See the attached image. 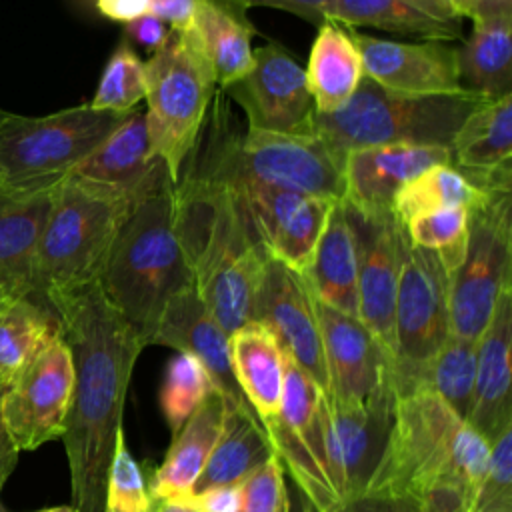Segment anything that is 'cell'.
Listing matches in <instances>:
<instances>
[{"mask_svg":"<svg viewBox=\"0 0 512 512\" xmlns=\"http://www.w3.org/2000/svg\"><path fill=\"white\" fill-rule=\"evenodd\" d=\"M228 398L214 388L184 426L172 434V444L154 470L150 482L152 500H172L194 490L224 426Z\"/></svg>","mask_w":512,"mask_h":512,"instance_id":"obj_25","label":"cell"},{"mask_svg":"<svg viewBox=\"0 0 512 512\" xmlns=\"http://www.w3.org/2000/svg\"><path fill=\"white\" fill-rule=\"evenodd\" d=\"M302 276L318 302L358 318L356 232L342 200L334 202Z\"/></svg>","mask_w":512,"mask_h":512,"instance_id":"obj_26","label":"cell"},{"mask_svg":"<svg viewBox=\"0 0 512 512\" xmlns=\"http://www.w3.org/2000/svg\"><path fill=\"white\" fill-rule=\"evenodd\" d=\"M330 512H422V506L420 500L412 496L366 492L362 496L340 502Z\"/></svg>","mask_w":512,"mask_h":512,"instance_id":"obj_43","label":"cell"},{"mask_svg":"<svg viewBox=\"0 0 512 512\" xmlns=\"http://www.w3.org/2000/svg\"><path fill=\"white\" fill-rule=\"evenodd\" d=\"M54 186H0V286L12 296H38L36 256ZM44 300V298H40Z\"/></svg>","mask_w":512,"mask_h":512,"instance_id":"obj_22","label":"cell"},{"mask_svg":"<svg viewBox=\"0 0 512 512\" xmlns=\"http://www.w3.org/2000/svg\"><path fill=\"white\" fill-rule=\"evenodd\" d=\"M174 186L168 170L160 168L136 198L98 276L106 298L146 344L166 304L194 286L176 230Z\"/></svg>","mask_w":512,"mask_h":512,"instance_id":"obj_4","label":"cell"},{"mask_svg":"<svg viewBox=\"0 0 512 512\" xmlns=\"http://www.w3.org/2000/svg\"><path fill=\"white\" fill-rule=\"evenodd\" d=\"M488 456L490 442L458 418L428 384L400 388L388 446L368 492L420 500L432 488L450 486L470 508Z\"/></svg>","mask_w":512,"mask_h":512,"instance_id":"obj_3","label":"cell"},{"mask_svg":"<svg viewBox=\"0 0 512 512\" xmlns=\"http://www.w3.org/2000/svg\"><path fill=\"white\" fill-rule=\"evenodd\" d=\"M174 186L176 230L194 288L230 336L252 320L270 258L238 192L196 148Z\"/></svg>","mask_w":512,"mask_h":512,"instance_id":"obj_2","label":"cell"},{"mask_svg":"<svg viewBox=\"0 0 512 512\" xmlns=\"http://www.w3.org/2000/svg\"><path fill=\"white\" fill-rule=\"evenodd\" d=\"M234 378L264 426L278 414L284 382V350L258 320H250L228 336Z\"/></svg>","mask_w":512,"mask_h":512,"instance_id":"obj_30","label":"cell"},{"mask_svg":"<svg viewBox=\"0 0 512 512\" xmlns=\"http://www.w3.org/2000/svg\"><path fill=\"white\" fill-rule=\"evenodd\" d=\"M468 208H440L416 214L402 226L412 244L432 250L440 256L450 274L462 260L468 240Z\"/></svg>","mask_w":512,"mask_h":512,"instance_id":"obj_39","label":"cell"},{"mask_svg":"<svg viewBox=\"0 0 512 512\" xmlns=\"http://www.w3.org/2000/svg\"><path fill=\"white\" fill-rule=\"evenodd\" d=\"M356 44L364 76L376 84L412 94H450L464 90L458 50L442 40L396 42L346 28Z\"/></svg>","mask_w":512,"mask_h":512,"instance_id":"obj_18","label":"cell"},{"mask_svg":"<svg viewBox=\"0 0 512 512\" xmlns=\"http://www.w3.org/2000/svg\"><path fill=\"white\" fill-rule=\"evenodd\" d=\"M238 512H290L284 466L278 456H272L240 484Z\"/></svg>","mask_w":512,"mask_h":512,"instance_id":"obj_41","label":"cell"},{"mask_svg":"<svg viewBox=\"0 0 512 512\" xmlns=\"http://www.w3.org/2000/svg\"><path fill=\"white\" fill-rule=\"evenodd\" d=\"M440 2H444V4H448V2H450V0H440ZM448 6H450V4H448Z\"/></svg>","mask_w":512,"mask_h":512,"instance_id":"obj_59","label":"cell"},{"mask_svg":"<svg viewBox=\"0 0 512 512\" xmlns=\"http://www.w3.org/2000/svg\"><path fill=\"white\" fill-rule=\"evenodd\" d=\"M394 406L392 374L360 404L320 392L326 470L340 502L368 492L388 446Z\"/></svg>","mask_w":512,"mask_h":512,"instance_id":"obj_12","label":"cell"},{"mask_svg":"<svg viewBox=\"0 0 512 512\" xmlns=\"http://www.w3.org/2000/svg\"><path fill=\"white\" fill-rule=\"evenodd\" d=\"M74 364V390L62 442L76 512H102L108 468L142 334L112 306L98 280L44 294Z\"/></svg>","mask_w":512,"mask_h":512,"instance_id":"obj_1","label":"cell"},{"mask_svg":"<svg viewBox=\"0 0 512 512\" xmlns=\"http://www.w3.org/2000/svg\"><path fill=\"white\" fill-rule=\"evenodd\" d=\"M498 502H512V426L490 442L486 474L468 510Z\"/></svg>","mask_w":512,"mask_h":512,"instance_id":"obj_42","label":"cell"},{"mask_svg":"<svg viewBox=\"0 0 512 512\" xmlns=\"http://www.w3.org/2000/svg\"><path fill=\"white\" fill-rule=\"evenodd\" d=\"M476 378V342L448 336L424 372L430 390L462 420L468 418Z\"/></svg>","mask_w":512,"mask_h":512,"instance_id":"obj_36","label":"cell"},{"mask_svg":"<svg viewBox=\"0 0 512 512\" xmlns=\"http://www.w3.org/2000/svg\"><path fill=\"white\" fill-rule=\"evenodd\" d=\"M448 336V272L440 256L412 244L402 226L394 302V388L426 384V366Z\"/></svg>","mask_w":512,"mask_h":512,"instance_id":"obj_11","label":"cell"},{"mask_svg":"<svg viewBox=\"0 0 512 512\" xmlns=\"http://www.w3.org/2000/svg\"><path fill=\"white\" fill-rule=\"evenodd\" d=\"M4 390H6V386H2V384H0V398H2V394H4Z\"/></svg>","mask_w":512,"mask_h":512,"instance_id":"obj_58","label":"cell"},{"mask_svg":"<svg viewBox=\"0 0 512 512\" xmlns=\"http://www.w3.org/2000/svg\"><path fill=\"white\" fill-rule=\"evenodd\" d=\"M144 72L150 150L176 184L206 122L216 80L190 28L170 30L168 40L144 62Z\"/></svg>","mask_w":512,"mask_h":512,"instance_id":"obj_8","label":"cell"},{"mask_svg":"<svg viewBox=\"0 0 512 512\" xmlns=\"http://www.w3.org/2000/svg\"><path fill=\"white\" fill-rule=\"evenodd\" d=\"M200 138L234 178L304 196L344 200V162L318 136L238 132L224 92L216 88Z\"/></svg>","mask_w":512,"mask_h":512,"instance_id":"obj_7","label":"cell"},{"mask_svg":"<svg viewBox=\"0 0 512 512\" xmlns=\"http://www.w3.org/2000/svg\"><path fill=\"white\" fill-rule=\"evenodd\" d=\"M150 344L170 346L176 352H188L196 356L208 370L214 386L234 406L256 416L234 378L228 334L212 318L194 286L178 292L166 304L158 326L150 336Z\"/></svg>","mask_w":512,"mask_h":512,"instance_id":"obj_21","label":"cell"},{"mask_svg":"<svg viewBox=\"0 0 512 512\" xmlns=\"http://www.w3.org/2000/svg\"><path fill=\"white\" fill-rule=\"evenodd\" d=\"M510 204V190H492L470 208L464 256L448 274L450 336L476 342L502 294L512 290Z\"/></svg>","mask_w":512,"mask_h":512,"instance_id":"obj_10","label":"cell"},{"mask_svg":"<svg viewBox=\"0 0 512 512\" xmlns=\"http://www.w3.org/2000/svg\"><path fill=\"white\" fill-rule=\"evenodd\" d=\"M510 348L512 290L502 294L486 330L476 340V378L466 422L488 442L512 426Z\"/></svg>","mask_w":512,"mask_h":512,"instance_id":"obj_24","label":"cell"},{"mask_svg":"<svg viewBox=\"0 0 512 512\" xmlns=\"http://www.w3.org/2000/svg\"><path fill=\"white\" fill-rule=\"evenodd\" d=\"M18 448L12 444L6 428H4V422L0 418V490L4 488L6 480L10 478L16 462H18Z\"/></svg>","mask_w":512,"mask_h":512,"instance_id":"obj_51","label":"cell"},{"mask_svg":"<svg viewBox=\"0 0 512 512\" xmlns=\"http://www.w3.org/2000/svg\"><path fill=\"white\" fill-rule=\"evenodd\" d=\"M146 94L144 60L136 54L130 40L122 38L112 50L96 92L88 102L96 110L130 112Z\"/></svg>","mask_w":512,"mask_h":512,"instance_id":"obj_38","label":"cell"},{"mask_svg":"<svg viewBox=\"0 0 512 512\" xmlns=\"http://www.w3.org/2000/svg\"><path fill=\"white\" fill-rule=\"evenodd\" d=\"M6 294H8V292H6V290H4V288H0V302H2V300H4V296H6Z\"/></svg>","mask_w":512,"mask_h":512,"instance_id":"obj_56","label":"cell"},{"mask_svg":"<svg viewBox=\"0 0 512 512\" xmlns=\"http://www.w3.org/2000/svg\"><path fill=\"white\" fill-rule=\"evenodd\" d=\"M214 388L208 370L196 356L176 352L168 360L160 388V410L172 434L184 426Z\"/></svg>","mask_w":512,"mask_h":512,"instance_id":"obj_37","label":"cell"},{"mask_svg":"<svg viewBox=\"0 0 512 512\" xmlns=\"http://www.w3.org/2000/svg\"><path fill=\"white\" fill-rule=\"evenodd\" d=\"M452 166L484 190L512 188V92L482 100L450 144Z\"/></svg>","mask_w":512,"mask_h":512,"instance_id":"obj_23","label":"cell"},{"mask_svg":"<svg viewBox=\"0 0 512 512\" xmlns=\"http://www.w3.org/2000/svg\"><path fill=\"white\" fill-rule=\"evenodd\" d=\"M38 512H76L74 510V506H52V508H42V510H38Z\"/></svg>","mask_w":512,"mask_h":512,"instance_id":"obj_55","label":"cell"},{"mask_svg":"<svg viewBox=\"0 0 512 512\" xmlns=\"http://www.w3.org/2000/svg\"><path fill=\"white\" fill-rule=\"evenodd\" d=\"M138 196L76 174L56 184L36 256L40 298L50 290L98 280L112 242Z\"/></svg>","mask_w":512,"mask_h":512,"instance_id":"obj_6","label":"cell"},{"mask_svg":"<svg viewBox=\"0 0 512 512\" xmlns=\"http://www.w3.org/2000/svg\"><path fill=\"white\" fill-rule=\"evenodd\" d=\"M324 20L344 28L370 26L442 42L462 36V18L440 0H332Z\"/></svg>","mask_w":512,"mask_h":512,"instance_id":"obj_27","label":"cell"},{"mask_svg":"<svg viewBox=\"0 0 512 512\" xmlns=\"http://www.w3.org/2000/svg\"><path fill=\"white\" fill-rule=\"evenodd\" d=\"M180 500H184L198 512H238L240 486H212L180 496Z\"/></svg>","mask_w":512,"mask_h":512,"instance_id":"obj_44","label":"cell"},{"mask_svg":"<svg viewBox=\"0 0 512 512\" xmlns=\"http://www.w3.org/2000/svg\"><path fill=\"white\" fill-rule=\"evenodd\" d=\"M456 50L464 90L484 98L512 92V16L476 20Z\"/></svg>","mask_w":512,"mask_h":512,"instance_id":"obj_33","label":"cell"},{"mask_svg":"<svg viewBox=\"0 0 512 512\" xmlns=\"http://www.w3.org/2000/svg\"><path fill=\"white\" fill-rule=\"evenodd\" d=\"M448 4L458 18H470L472 22L512 16V0H450Z\"/></svg>","mask_w":512,"mask_h":512,"instance_id":"obj_48","label":"cell"},{"mask_svg":"<svg viewBox=\"0 0 512 512\" xmlns=\"http://www.w3.org/2000/svg\"><path fill=\"white\" fill-rule=\"evenodd\" d=\"M234 4H238L240 8H278L290 14H296L300 18L310 20L312 24H320L324 22V10L328 8V4L332 0H230Z\"/></svg>","mask_w":512,"mask_h":512,"instance_id":"obj_46","label":"cell"},{"mask_svg":"<svg viewBox=\"0 0 512 512\" xmlns=\"http://www.w3.org/2000/svg\"><path fill=\"white\" fill-rule=\"evenodd\" d=\"M160 168L166 166L152 156L144 110L134 108L72 174L138 196L150 186Z\"/></svg>","mask_w":512,"mask_h":512,"instance_id":"obj_28","label":"cell"},{"mask_svg":"<svg viewBox=\"0 0 512 512\" xmlns=\"http://www.w3.org/2000/svg\"><path fill=\"white\" fill-rule=\"evenodd\" d=\"M98 14L114 22H130L148 12L150 0H88Z\"/></svg>","mask_w":512,"mask_h":512,"instance_id":"obj_49","label":"cell"},{"mask_svg":"<svg viewBox=\"0 0 512 512\" xmlns=\"http://www.w3.org/2000/svg\"><path fill=\"white\" fill-rule=\"evenodd\" d=\"M128 116L78 104L46 116L0 110V186L44 188L74 172Z\"/></svg>","mask_w":512,"mask_h":512,"instance_id":"obj_9","label":"cell"},{"mask_svg":"<svg viewBox=\"0 0 512 512\" xmlns=\"http://www.w3.org/2000/svg\"><path fill=\"white\" fill-rule=\"evenodd\" d=\"M264 430L274 454L288 468L296 488L318 512H330L340 504L326 470L324 430L320 416V388L284 354V382L278 414Z\"/></svg>","mask_w":512,"mask_h":512,"instance_id":"obj_13","label":"cell"},{"mask_svg":"<svg viewBox=\"0 0 512 512\" xmlns=\"http://www.w3.org/2000/svg\"><path fill=\"white\" fill-rule=\"evenodd\" d=\"M274 454L268 432L250 412L228 402L220 438L192 492L212 486H240Z\"/></svg>","mask_w":512,"mask_h":512,"instance_id":"obj_32","label":"cell"},{"mask_svg":"<svg viewBox=\"0 0 512 512\" xmlns=\"http://www.w3.org/2000/svg\"><path fill=\"white\" fill-rule=\"evenodd\" d=\"M252 320L262 322L276 336L284 354L316 382L322 394L328 392L316 300L302 274L268 258L254 298Z\"/></svg>","mask_w":512,"mask_h":512,"instance_id":"obj_16","label":"cell"},{"mask_svg":"<svg viewBox=\"0 0 512 512\" xmlns=\"http://www.w3.org/2000/svg\"><path fill=\"white\" fill-rule=\"evenodd\" d=\"M222 92L240 104L248 130L316 136V108L304 68L278 42L256 48L250 72Z\"/></svg>","mask_w":512,"mask_h":512,"instance_id":"obj_15","label":"cell"},{"mask_svg":"<svg viewBox=\"0 0 512 512\" xmlns=\"http://www.w3.org/2000/svg\"><path fill=\"white\" fill-rule=\"evenodd\" d=\"M0 512H10V510H8V508H6V506L0 502Z\"/></svg>","mask_w":512,"mask_h":512,"instance_id":"obj_57","label":"cell"},{"mask_svg":"<svg viewBox=\"0 0 512 512\" xmlns=\"http://www.w3.org/2000/svg\"><path fill=\"white\" fill-rule=\"evenodd\" d=\"M152 506L154 500L148 492L142 468L126 446L124 430H120L106 476L102 512H152Z\"/></svg>","mask_w":512,"mask_h":512,"instance_id":"obj_40","label":"cell"},{"mask_svg":"<svg viewBox=\"0 0 512 512\" xmlns=\"http://www.w3.org/2000/svg\"><path fill=\"white\" fill-rule=\"evenodd\" d=\"M346 210L356 232L358 320L394 360V302L400 274L402 222L392 212L362 214L348 204Z\"/></svg>","mask_w":512,"mask_h":512,"instance_id":"obj_17","label":"cell"},{"mask_svg":"<svg viewBox=\"0 0 512 512\" xmlns=\"http://www.w3.org/2000/svg\"><path fill=\"white\" fill-rule=\"evenodd\" d=\"M190 32L212 68L216 88L224 90L254 64V28L246 10L230 0H196Z\"/></svg>","mask_w":512,"mask_h":512,"instance_id":"obj_29","label":"cell"},{"mask_svg":"<svg viewBox=\"0 0 512 512\" xmlns=\"http://www.w3.org/2000/svg\"><path fill=\"white\" fill-rule=\"evenodd\" d=\"M484 96L468 90L412 94L362 78L352 98L336 112L314 116L316 136L344 162L358 148L418 144L450 148L454 134Z\"/></svg>","mask_w":512,"mask_h":512,"instance_id":"obj_5","label":"cell"},{"mask_svg":"<svg viewBox=\"0 0 512 512\" xmlns=\"http://www.w3.org/2000/svg\"><path fill=\"white\" fill-rule=\"evenodd\" d=\"M152 512H198V510L180 498H172V500H154Z\"/></svg>","mask_w":512,"mask_h":512,"instance_id":"obj_52","label":"cell"},{"mask_svg":"<svg viewBox=\"0 0 512 512\" xmlns=\"http://www.w3.org/2000/svg\"><path fill=\"white\" fill-rule=\"evenodd\" d=\"M58 332L46 300L6 294L0 302V384L8 386Z\"/></svg>","mask_w":512,"mask_h":512,"instance_id":"obj_34","label":"cell"},{"mask_svg":"<svg viewBox=\"0 0 512 512\" xmlns=\"http://www.w3.org/2000/svg\"><path fill=\"white\" fill-rule=\"evenodd\" d=\"M468 512H512V502H498V504H488V506H480Z\"/></svg>","mask_w":512,"mask_h":512,"instance_id":"obj_53","label":"cell"},{"mask_svg":"<svg viewBox=\"0 0 512 512\" xmlns=\"http://www.w3.org/2000/svg\"><path fill=\"white\" fill-rule=\"evenodd\" d=\"M124 34H126L124 36L126 40H132V42L148 48L150 52H154L168 40L170 28L154 14L144 12L138 18L124 24Z\"/></svg>","mask_w":512,"mask_h":512,"instance_id":"obj_45","label":"cell"},{"mask_svg":"<svg viewBox=\"0 0 512 512\" xmlns=\"http://www.w3.org/2000/svg\"><path fill=\"white\" fill-rule=\"evenodd\" d=\"M492 190L476 186L452 164H436L408 180L394 196L392 214L404 224L408 218L440 208H474Z\"/></svg>","mask_w":512,"mask_h":512,"instance_id":"obj_35","label":"cell"},{"mask_svg":"<svg viewBox=\"0 0 512 512\" xmlns=\"http://www.w3.org/2000/svg\"><path fill=\"white\" fill-rule=\"evenodd\" d=\"M196 0H150L148 12L160 18L170 30L182 32L190 28Z\"/></svg>","mask_w":512,"mask_h":512,"instance_id":"obj_47","label":"cell"},{"mask_svg":"<svg viewBox=\"0 0 512 512\" xmlns=\"http://www.w3.org/2000/svg\"><path fill=\"white\" fill-rule=\"evenodd\" d=\"M420 506L422 512H468L464 496L450 486L432 488L420 498Z\"/></svg>","mask_w":512,"mask_h":512,"instance_id":"obj_50","label":"cell"},{"mask_svg":"<svg viewBox=\"0 0 512 512\" xmlns=\"http://www.w3.org/2000/svg\"><path fill=\"white\" fill-rule=\"evenodd\" d=\"M436 164H452L450 148L380 144L344 156V202L362 214L392 212L396 192Z\"/></svg>","mask_w":512,"mask_h":512,"instance_id":"obj_20","label":"cell"},{"mask_svg":"<svg viewBox=\"0 0 512 512\" xmlns=\"http://www.w3.org/2000/svg\"><path fill=\"white\" fill-rule=\"evenodd\" d=\"M316 314L330 384L326 394L348 404L364 402L392 374V356L358 318L318 300Z\"/></svg>","mask_w":512,"mask_h":512,"instance_id":"obj_19","label":"cell"},{"mask_svg":"<svg viewBox=\"0 0 512 512\" xmlns=\"http://www.w3.org/2000/svg\"><path fill=\"white\" fill-rule=\"evenodd\" d=\"M296 512H318L308 500H306V496L298 490L296 492Z\"/></svg>","mask_w":512,"mask_h":512,"instance_id":"obj_54","label":"cell"},{"mask_svg":"<svg viewBox=\"0 0 512 512\" xmlns=\"http://www.w3.org/2000/svg\"><path fill=\"white\" fill-rule=\"evenodd\" d=\"M72 390V354L58 332L6 386L0 398V418L18 452L36 450L62 438Z\"/></svg>","mask_w":512,"mask_h":512,"instance_id":"obj_14","label":"cell"},{"mask_svg":"<svg viewBox=\"0 0 512 512\" xmlns=\"http://www.w3.org/2000/svg\"><path fill=\"white\" fill-rule=\"evenodd\" d=\"M0 288H2V286H0Z\"/></svg>","mask_w":512,"mask_h":512,"instance_id":"obj_60","label":"cell"},{"mask_svg":"<svg viewBox=\"0 0 512 512\" xmlns=\"http://www.w3.org/2000/svg\"><path fill=\"white\" fill-rule=\"evenodd\" d=\"M316 112L340 110L364 78V66L348 30L332 20L318 24L304 70Z\"/></svg>","mask_w":512,"mask_h":512,"instance_id":"obj_31","label":"cell"}]
</instances>
